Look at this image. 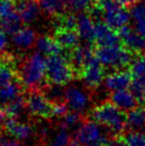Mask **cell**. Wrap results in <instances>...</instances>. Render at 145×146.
I'll list each match as a JSON object with an SVG mask.
<instances>
[{
    "label": "cell",
    "mask_w": 145,
    "mask_h": 146,
    "mask_svg": "<svg viewBox=\"0 0 145 146\" xmlns=\"http://www.w3.org/2000/svg\"><path fill=\"white\" fill-rule=\"evenodd\" d=\"M20 82L26 90H43L50 85L47 79V59L40 52L28 55L17 65Z\"/></svg>",
    "instance_id": "1"
},
{
    "label": "cell",
    "mask_w": 145,
    "mask_h": 146,
    "mask_svg": "<svg viewBox=\"0 0 145 146\" xmlns=\"http://www.w3.org/2000/svg\"><path fill=\"white\" fill-rule=\"evenodd\" d=\"M87 116L105 127L112 135H121L126 130V112L110 100L95 106Z\"/></svg>",
    "instance_id": "2"
},
{
    "label": "cell",
    "mask_w": 145,
    "mask_h": 146,
    "mask_svg": "<svg viewBox=\"0 0 145 146\" xmlns=\"http://www.w3.org/2000/svg\"><path fill=\"white\" fill-rule=\"evenodd\" d=\"M134 55L126 47L120 45L95 47V56L103 68L113 71L130 67L134 60Z\"/></svg>",
    "instance_id": "3"
},
{
    "label": "cell",
    "mask_w": 145,
    "mask_h": 146,
    "mask_svg": "<svg viewBox=\"0 0 145 146\" xmlns=\"http://www.w3.org/2000/svg\"><path fill=\"white\" fill-rule=\"evenodd\" d=\"M47 79L52 85L64 87L75 79L71 62L63 54L52 55L47 58Z\"/></svg>",
    "instance_id": "4"
},
{
    "label": "cell",
    "mask_w": 145,
    "mask_h": 146,
    "mask_svg": "<svg viewBox=\"0 0 145 146\" xmlns=\"http://www.w3.org/2000/svg\"><path fill=\"white\" fill-rule=\"evenodd\" d=\"M64 100L70 110L77 111L83 115H89L95 106L93 92L89 88L77 85H68L64 88Z\"/></svg>",
    "instance_id": "5"
},
{
    "label": "cell",
    "mask_w": 145,
    "mask_h": 146,
    "mask_svg": "<svg viewBox=\"0 0 145 146\" xmlns=\"http://www.w3.org/2000/svg\"><path fill=\"white\" fill-rule=\"evenodd\" d=\"M26 104L28 113L35 120L51 119L54 117L55 104L51 102L41 90H26Z\"/></svg>",
    "instance_id": "6"
},
{
    "label": "cell",
    "mask_w": 145,
    "mask_h": 146,
    "mask_svg": "<svg viewBox=\"0 0 145 146\" xmlns=\"http://www.w3.org/2000/svg\"><path fill=\"white\" fill-rule=\"evenodd\" d=\"M111 136L114 135H112L105 127L91 119V117L87 116L75 130L73 138L83 146H85L97 141L109 140Z\"/></svg>",
    "instance_id": "7"
},
{
    "label": "cell",
    "mask_w": 145,
    "mask_h": 146,
    "mask_svg": "<svg viewBox=\"0 0 145 146\" xmlns=\"http://www.w3.org/2000/svg\"><path fill=\"white\" fill-rule=\"evenodd\" d=\"M101 7L103 9V22L115 31L128 25L131 19L130 13L116 0H101Z\"/></svg>",
    "instance_id": "8"
},
{
    "label": "cell",
    "mask_w": 145,
    "mask_h": 146,
    "mask_svg": "<svg viewBox=\"0 0 145 146\" xmlns=\"http://www.w3.org/2000/svg\"><path fill=\"white\" fill-rule=\"evenodd\" d=\"M36 122L37 120L33 118L21 120V119L10 116L4 125L3 130L5 131L6 134L24 143L27 141H31L32 139H36V143L38 144Z\"/></svg>",
    "instance_id": "9"
},
{
    "label": "cell",
    "mask_w": 145,
    "mask_h": 146,
    "mask_svg": "<svg viewBox=\"0 0 145 146\" xmlns=\"http://www.w3.org/2000/svg\"><path fill=\"white\" fill-rule=\"evenodd\" d=\"M68 58L75 72V79H79L83 69L91 60L95 58V47L89 43L83 46H77L70 51Z\"/></svg>",
    "instance_id": "10"
},
{
    "label": "cell",
    "mask_w": 145,
    "mask_h": 146,
    "mask_svg": "<svg viewBox=\"0 0 145 146\" xmlns=\"http://www.w3.org/2000/svg\"><path fill=\"white\" fill-rule=\"evenodd\" d=\"M105 68L95 56L83 69L79 80L91 90L95 92L105 80Z\"/></svg>",
    "instance_id": "11"
},
{
    "label": "cell",
    "mask_w": 145,
    "mask_h": 146,
    "mask_svg": "<svg viewBox=\"0 0 145 146\" xmlns=\"http://www.w3.org/2000/svg\"><path fill=\"white\" fill-rule=\"evenodd\" d=\"M118 35L124 47L133 54L140 55L145 53V37L140 35L134 28L126 25L118 30Z\"/></svg>",
    "instance_id": "12"
},
{
    "label": "cell",
    "mask_w": 145,
    "mask_h": 146,
    "mask_svg": "<svg viewBox=\"0 0 145 146\" xmlns=\"http://www.w3.org/2000/svg\"><path fill=\"white\" fill-rule=\"evenodd\" d=\"M133 81V76L130 71L118 70L109 74L103 80L105 87L109 92L120 90H127Z\"/></svg>",
    "instance_id": "13"
},
{
    "label": "cell",
    "mask_w": 145,
    "mask_h": 146,
    "mask_svg": "<svg viewBox=\"0 0 145 146\" xmlns=\"http://www.w3.org/2000/svg\"><path fill=\"white\" fill-rule=\"evenodd\" d=\"M16 11L23 23L31 24L35 22L41 14V6L38 0H14Z\"/></svg>",
    "instance_id": "14"
},
{
    "label": "cell",
    "mask_w": 145,
    "mask_h": 146,
    "mask_svg": "<svg viewBox=\"0 0 145 146\" xmlns=\"http://www.w3.org/2000/svg\"><path fill=\"white\" fill-rule=\"evenodd\" d=\"M95 42L97 46H113L121 42L118 33L105 22H97L95 26Z\"/></svg>",
    "instance_id": "15"
},
{
    "label": "cell",
    "mask_w": 145,
    "mask_h": 146,
    "mask_svg": "<svg viewBox=\"0 0 145 146\" xmlns=\"http://www.w3.org/2000/svg\"><path fill=\"white\" fill-rule=\"evenodd\" d=\"M109 100L115 104L117 108H119L121 110L127 112L133 108H137L139 106V102H137L134 94L131 90H120L110 92L109 96Z\"/></svg>",
    "instance_id": "16"
},
{
    "label": "cell",
    "mask_w": 145,
    "mask_h": 146,
    "mask_svg": "<svg viewBox=\"0 0 145 146\" xmlns=\"http://www.w3.org/2000/svg\"><path fill=\"white\" fill-rule=\"evenodd\" d=\"M37 35L35 31L29 27H21L12 34V44L20 51H27L36 45Z\"/></svg>",
    "instance_id": "17"
},
{
    "label": "cell",
    "mask_w": 145,
    "mask_h": 146,
    "mask_svg": "<svg viewBox=\"0 0 145 146\" xmlns=\"http://www.w3.org/2000/svg\"><path fill=\"white\" fill-rule=\"evenodd\" d=\"M95 22L87 12H81L77 15V31L81 39L87 43L95 41Z\"/></svg>",
    "instance_id": "18"
},
{
    "label": "cell",
    "mask_w": 145,
    "mask_h": 146,
    "mask_svg": "<svg viewBox=\"0 0 145 146\" xmlns=\"http://www.w3.org/2000/svg\"><path fill=\"white\" fill-rule=\"evenodd\" d=\"M26 88L20 80L0 87V108H5L14 100L23 94Z\"/></svg>",
    "instance_id": "19"
},
{
    "label": "cell",
    "mask_w": 145,
    "mask_h": 146,
    "mask_svg": "<svg viewBox=\"0 0 145 146\" xmlns=\"http://www.w3.org/2000/svg\"><path fill=\"white\" fill-rule=\"evenodd\" d=\"M54 38L61 45L63 49L73 50L79 46V33L75 29H67V28H57L55 31Z\"/></svg>",
    "instance_id": "20"
},
{
    "label": "cell",
    "mask_w": 145,
    "mask_h": 146,
    "mask_svg": "<svg viewBox=\"0 0 145 146\" xmlns=\"http://www.w3.org/2000/svg\"><path fill=\"white\" fill-rule=\"evenodd\" d=\"M126 130H145V106H138L126 112Z\"/></svg>",
    "instance_id": "21"
},
{
    "label": "cell",
    "mask_w": 145,
    "mask_h": 146,
    "mask_svg": "<svg viewBox=\"0 0 145 146\" xmlns=\"http://www.w3.org/2000/svg\"><path fill=\"white\" fill-rule=\"evenodd\" d=\"M36 47L39 52L47 57L52 56V55L63 54V50H64L54 37L48 36V35H42L39 38H37Z\"/></svg>",
    "instance_id": "22"
},
{
    "label": "cell",
    "mask_w": 145,
    "mask_h": 146,
    "mask_svg": "<svg viewBox=\"0 0 145 146\" xmlns=\"http://www.w3.org/2000/svg\"><path fill=\"white\" fill-rule=\"evenodd\" d=\"M85 117H87V115H83L79 112L69 110L64 116L57 118V121L54 124L57 128H63L68 131L75 130V129L77 130V127L81 124V122Z\"/></svg>",
    "instance_id": "23"
},
{
    "label": "cell",
    "mask_w": 145,
    "mask_h": 146,
    "mask_svg": "<svg viewBox=\"0 0 145 146\" xmlns=\"http://www.w3.org/2000/svg\"><path fill=\"white\" fill-rule=\"evenodd\" d=\"M42 10L53 17L66 13L68 8L67 0H38Z\"/></svg>",
    "instance_id": "24"
},
{
    "label": "cell",
    "mask_w": 145,
    "mask_h": 146,
    "mask_svg": "<svg viewBox=\"0 0 145 146\" xmlns=\"http://www.w3.org/2000/svg\"><path fill=\"white\" fill-rule=\"evenodd\" d=\"M3 110L9 114L10 116L14 117V118H22L24 117L26 113H28V108L27 104H26V98H25V92L18 96L16 100H14L11 104L6 106L3 108ZM29 114V113H28Z\"/></svg>",
    "instance_id": "25"
},
{
    "label": "cell",
    "mask_w": 145,
    "mask_h": 146,
    "mask_svg": "<svg viewBox=\"0 0 145 146\" xmlns=\"http://www.w3.org/2000/svg\"><path fill=\"white\" fill-rule=\"evenodd\" d=\"M22 24H23V21L18 12L16 11L12 15L0 19V30L5 32L6 34L12 35L21 28Z\"/></svg>",
    "instance_id": "26"
},
{
    "label": "cell",
    "mask_w": 145,
    "mask_h": 146,
    "mask_svg": "<svg viewBox=\"0 0 145 146\" xmlns=\"http://www.w3.org/2000/svg\"><path fill=\"white\" fill-rule=\"evenodd\" d=\"M73 137L70 131L63 128H58L57 132L51 135L45 146H69Z\"/></svg>",
    "instance_id": "27"
},
{
    "label": "cell",
    "mask_w": 145,
    "mask_h": 146,
    "mask_svg": "<svg viewBox=\"0 0 145 146\" xmlns=\"http://www.w3.org/2000/svg\"><path fill=\"white\" fill-rule=\"evenodd\" d=\"M121 136L128 146H145V133L142 131L126 130Z\"/></svg>",
    "instance_id": "28"
},
{
    "label": "cell",
    "mask_w": 145,
    "mask_h": 146,
    "mask_svg": "<svg viewBox=\"0 0 145 146\" xmlns=\"http://www.w3.org/2000/svg\"><path fill=\"white\" fill-rule=\"evenodd\" d=\"M130 72L134 79H138L145 76V53L140 54L133 60L130 65Z\"/></svg>",
    "instance_id": "29"
},
{
    "label": "cell",
    "mask_w": 145,
    "mask_h": 146,
    "mask_svg": "<svg viewBox=\"0 0 145 146\" xmlns=\"http://www.w3.org/2000/svg\"><path fill=\"white\" fill-rule=\"evenodd\" d=\"M95 2V0H67L68 8L75 12L87 11Z\"/></svg>",
    "instance_id": "30"
},
{
    "label": "cell",
    "mask_w": 145,
    "mask_h": 146,
    "mask_svg": "<svg viewBox=\"0 0 145 146\" xmlns=\"http://www.w3.org/2000/svg\"><path fill=\"white\" fill-rule=\"evenodd\" d=\"M16 12L14 0H0V19L8 17Z\"/></svg>",
    "instance_id": "31"
},
{
    "label": "cell",
    "mask_w": 145,
    "mask_h": 146,
    "mask_svg": "<svg viewBox=\"0 0 145 146\" xmlns=\"http://www.w3.org/2000/svg\"><path fill=\"white\" fill-rule=\"evenodd\" d=\"M107 146H128L121 135H114L109 139Z\"/></svg>",
    "instance_id": "32"
},
{
    "label": "cell",
    "mask_w": 145,
    "mask_h": 146,
    "mask_svg": "<svg viewBox=\"0 0 145 146\" xmlns=\"http://www.w3.org/2000/svg\"><path fill=\"white\" fill-rule=\"evenodd\" d=\"M133 23H134V29L137 31L140 35L145 37V18H142V19L133 22Z\"/></svg>",
    "instance_id": "33"
},
{
    "label": "cell",
    "mask_w": 145,
    "mask_h": 146,
    "mask_svg": "<svg viewBox=\"0 0 145 146\" xmlns=\"http://www.w3.org/2000/svg\"><path fill=\"white\" fill-rule=\"evenodd\" d=\"M0 146H27L24 142L17 139H8V140H4V142L2 143Z\"/></svg>",
    "instance_id": "34"
},
{
    "label": "cell",
    "mask_w": 145,
    "mask_h": 146,
    "mask_svg": "<svg viewBox=\"0 0 145 146\" xmlns=\"http://www.w3.org/2000/svg\"><path fill=\"white\" fill-rule=\"evenodd\" d=\"M123 7H132L134 4L139 2V0H116Z\"/></svg>",
    "instance_id": "35"
},
{
    "label": "cell",
    "mask_w": 145,
    "mask_h": 146,
    "mask_svg": "<svg viewBox=\"0 0 145 146\" xmlns=\"http://www.w3.org/2000/svg\"><path fill=\"white\" fill-rule=\"evenodd\" d=\"M5 131L3 130L2 128H0V145L4 142V135H5Z\"/></svg>",
    "instance_id": "36"
},
{
    "label": "cell",
    "mask_w": 145,
    "mask_h": 146,
    "mask_svg": "<svg viewBox=\"0 0 145 146\" xmlns=\"http://www.w3.org/2000/svg\"><path fill=\"white\" fill-rule=\"evenodd\" d=\"M69 146H83V145H81V143H79L77 140H75V138H73L72 141H71V143H70V145H69Z\"/></svg>",
    "instance_id": "37"
},
{
    "label": "cell",
    "mask_w": 145,
    "mask_h": 146,
    "mask_svg": "<svg viewBox=\"0 0 145 146\" xmlns=\"http://www.w3.org/2000/svg\"><path fill=\"white\" fill-rule=\"evenodd\" d=\"M138 80H139L140 84H141L142 88H143V90L145 92V76H143V77H141V78H138Z\"/></svg>",
    "instance_id": "38"
},
{
    "label": "cell",
    "mask_w": 145,
    "mask_h": 146,
    "mask_svg": "<svg viewBox=\"0 0 145 146\" xmlns=\"http://www.w3.org/2000/svg\"><path fill=\"white\" fill-rule=\"evenodd\" d=\"M2 56H3V55H2L1 53H0V61H1V58H2Z\"/></svg>",
    "instance_id": "39"
}]
</instances>
